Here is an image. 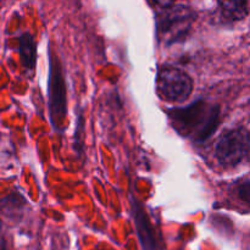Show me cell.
I'll use <instances>...</instances> for the list:
<instances>
[{
  "label": "cell",
  "mask_w": 250,
  "mask_h": 250,
  "mask_svg": "<svg viewBox=\"0 0 250 250\" xmlns=\"http://www.w3.org/2000/svg\"><path fill=\"white\" fill-rule=\"evenodd\" d=\"M219 6L229 21H242L249 14V0H219Z\"/></svg>",
  "instance_id": "cell-7"
},
{
  "label": "cell",
  "mask_w": 250,
  "mask_h": 250,
  "mask_svg": "<svg viewBox=\"0 0 250 250\" xmlns=\"http://www.w3.org/2000/svg\"><path fill=\"white\" fill-rule=\"evenodd\" d=\"M172 128L185 138L204 143L219 128L221 107L205 100H197L185 107H173L167 112Z\"/></svg>",
  "instance_id": "cell-1"
},
{
  "label": "cell",
  "mask_w": 250,
  "mask_h": 250,
  "mask_svg": "<svg viewBox=\"0 0 250 250\" xmlns=\"http://www.w3.org/2000/svg\"><path fill=\"white\" fill-rule=\"evenodd\" d=\"M250 139L244 127L229 129L221 134L215 146L217 161L225 167H234L248 159Z\"/></svg>",
  "instance_id": "cell-5"
},
{
  "label": "cell",
  "mask_w": 250,
  "mask_h": 250,
  "mask_svg": "<svg viewBox=\"0 0 250 250\" xmlns=\"http://www.w3.org/2000/svg\"><path fill=\"white\" fill-rule=\"evenodd\" d=\"M156 89L161 99L167 103L186 102L193 92V80L187 72L175 66L165 65L159 68Z\"/></svg>",
  "instance_id": "cell-4"
},
{
  "label": "cell",
  "mask_w": 250,
  "mask_h": 250,
  "mask_svg": "<svg viewBox=\"0 0 250 250\" xmlns=\"http://www.w3.org/2000/svg\"><path fill=\"white\" fill-rule=\"evenodd\" d=\"M132 204V216L134 220L137 234H138L139 243L143 250H159L158 242H156L154 229L150 224L146 210L142 204L137 200H133Z\"/></svg>",
  "instance_id": "cell-6"
},
{
  "label": "cell",
  "mask_w": 250,
  "mask_h": 250,
  "mask_svg": "<svg viewBox=\"0 0 250 250\" xmlns=\"http://www.w3.org/2000/svg\"><path fill=\"white\" fill-rule=\"evenodd\" d=\"M49 116L54 129L62 132L67 116V92L62 66L56 53L49 50V81H48Z\"/></svg>",
  "instance_id": "cell-2"
},
{
  "label": "cell",
  "mask_w": 250,
  "mask_h": 250,
  "mask_svg": "<svg viewBox=\"0 0 250 250\" xmlns=\"http://www.w3.org/2000/svg\"><path fill=\"white\" fill-rule=\"evenodd\" d=\"M194 20V11L187 6L177 5L164 9L156 20L159 42L164 45L181 43L189 34Z\"/></svg>",
  "instance_id": "cell-3"
},
{
  "label": "cell",
  "mask_w": 250,
  "mask_h": 250,
  "mask_svg": "<svg viewBox=\"0 0 250 250\" xmlns=\"http://www.w3.org/2000/svg\"><path fill=\"white\" fill-rule=\"evenodd\" d=\"M20 56L27 71H34L37 63V48L33 37L29 33L22 34L20 38Z\"/></svg>",
  "instance_id": "cell-8"
},
{
  "label": "cell",
  "mask_w": 250,
  "mask_h": 250,
  "mask_svg": "<svg viewBox=\"0 0 250 250\" xmlns=\"http://www.w3.org/2000/svg\"><path fill=\"white\" fill-rule=\"evenodd\" d=\"M0 250H7L4 238L1 237V225H0Z\"/></svg>",
  "instance_id": "cell-12"
},
{
  "label": "cell",
  "mask_w": 250,
  "mask_h": 250,
  "mask_svg": "<svg viewBox=\"0 0 250 250\" xmlns=\"http://www.w3.org/2000/svg\"><path fill=\"white\" fill-rule=\"evenodd\" d=\"M83 136H84V121H83L82 114H80L75 132V148L78 151V154H82L83 151Z\"/></svg>",
  "instance_id": "cell-9"
},
{
  "label": "cell",
  "mask_w": 250,
  "mask_h": 250,
  "mask_svg": "<svg viewBox=\"0 0 250 250\" xmlns=\"http://www.w3.org/2000/svg\"><path fill=\"white\" fill-rule=\"evenodd\" d=\"M249 187H250V183L248 180H246L244 182L241 183V186L238 187V194L241 200H243L244 204L248 205L249 204Z\"/></svg>",
  "instance_id": "cell-10"
},
{
  "label": "cell",
  "mask_w": 250,
  "mask_h": 250,
  "mask_svg": "<svg viewBox=\"0 0 250 250\" xmlns=\"http://www.w3.org/2000/svg\"><path fill=\"white\" fill-rule=\"evenodd\" d=\"M175 1L176 0H154V2H155V4H158L159 6L163 7V9H167V7L173 6Z\"/></svg>",
  "instance_id": "cell-11"
}]
</instances>
